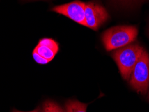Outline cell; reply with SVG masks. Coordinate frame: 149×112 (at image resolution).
Instances as JSON below:
<instances>
[{"instance_id":"cell-9","label":"cell","mask_w":149,"mask_h":112,"mask_svg":"<svg viewBox=\"0 0 149 112\" xmlns=\"http://www.w3.org/2000/svg\"><path fill=\"white\" fill-rule=\"evenodd\" d=\"M13 112H24V111H18V110H16V109H15V110L13 111ZM29 112H40L38 111V109H35L34 111H29Z\"/></svg>"},{"instance_id":"cell-3","label":"cell","mask_w":149,"mask_h":112,"mask_svg":"<svg viewBox=\"0 0 149 112\" xmlns=\"http://www.w3.org/2000/svg\"><path fill=\"white\" fill-rule=\"evenodd\" d=\"M130 85L143 95L147 92L149 86V54L145 50L132 70Z\"/></svg>"},{"instance_id":"cell-10","label":"cell","mask_w":149,"mask_h":112,"mask_svg":"<svg viewBox=\"0 0 149 112\" xmlns=\"http://www.w3.org/2000/svg\"><path fill=\"white\" fill-rule=\"evenodd\" d=\"M148 99H149V93H148Z\"/></svg>"},{"instance_id":"cell-8","label":"cell","mask_w":149,"mask_h":112,"mask_svg":"<svg viewBox=\"0 0 149 112\" xmlns=\"http://www.w3.org/2000/svg\"><path fill=\"white\" fill-rule=\"evenodd\" d=\"M43 112H65V111L55 102L48 100L43 104Z\"/></svg>"},{"instance_id":"cell-4","label":"cell","mask_w":149,"mask_h":112,"mask_svg":"<svg viewBox=\"0 0 149 112\" xmlns=\"http://www.w3.org/2000/svg\"><path fill=\"white\" fill-rule=\"evenodd\" d=\"M58 49V43L53 39L43 38L34 48L32 55L37 63L45 65L54 58Z\"/></svg>"},{"instance_id":"cell-5","label":"cell","mask_w":149,"mask_h":112,"mask_svg":"<svg viewBox=\"0 0 149 112\" xmlns=\"http://www.w3.org/2000/svg\"><path fill=\"white\" fill-rule=\"evenodd\" d=\"M85 22L87 27L97 30L108 19V14L103 6L95 2L85 3Z\"/></svg>"},{"instance_id":"cell-1","label":"cell","mask_w":149,"mask_h":112,"mask_svg":"<svg viewBox=\"0 0 149 112\" xmlns=\"http://www.w3.org/2000/svg\"><path fill=\"white\" fill-rule=\"evenodd\" d=\"M138 35L136 27L118 26L106 30L102 36V41L108 51L122 48L134 41Z\"/></svg>"},{"instance_id":"cell-2","label":"cell","mask_w":149,"mask_h":112,"mask_svg":"<svg viewBox=\"0 0 149 112\" xmlns=\"http://www.w3.org/2000/svg\"><path fill=\"white\" fill-rule=\"evenodd\" d=\"M144 49L139 45H128L113 52V58L125 80L130 78L132 70Z\"/></svg>"},{"instance_id":"cell-6","label":"cell","mask_w":149,"mask_h":112,"mask_svg":"<svg viewBox=\"0 0 149 112\" xmlns=\"http://www.w3.org/2000/svg\"><path fill=\"white\" fill-rule=\"evenodd\" d=\"M85 3L74 1L63 5L56 6L52 10L58 14L64 15L72 20L83 26H86L85 15Z\"/></svg>"},{"instance_id":"cell-7","label":"cell","mask_w":149,"mask_h":112,"mask_svg":"<svg viewBox=\"0 0 149 112\" xmlns=\"http://www.w3.org/2000/svg\"><path fill=\"white\" fill-rule=\"evenodd\" d=\"M87 104L77 100H69L65 104L66 112H87Z\"/></svg>"}]
</instances>
